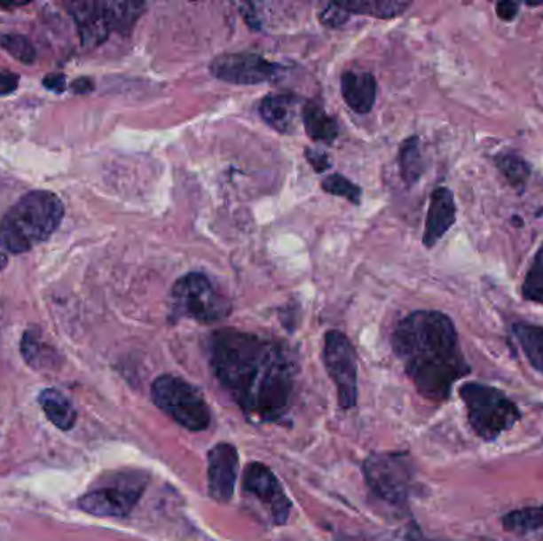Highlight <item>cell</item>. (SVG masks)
Instances as JSON below:
<instances>
[{"label": "cell", "mask_w": 543, "mask_h": 541, "mask_svg": "<svg viewBox=\"0 0 543 541\" xmlns=\"http://www.w3.org/2000/svg\"><path fill=\"white\" fill-rule=\"evenodd\" d=\"M43 84L48 90L62 92L66 90V78H64V75H48L43 80Z\"/></svg>", "instance_id": "33"}, {"label": "cell", "mask_w": 543, "mask_h": 541, "mask_svg": "<svg viewBox=\"0 0 543 541\" xmlns=\"http://www.w3.org/2000/svg\"><path fill=\"white\" fill-rule=\"evenodd\" d=\"M239 470V452L232 444L219 443L209 452V492L221 504L234 496Z\"/></svg>", "instance_id": "12"}, {"label": "cell", "mask_w": 543, "mask_h": 541, "mask_svg": "<svg viewBox=\"0 0 543 541\" xmlns=\"http://www.w3.org/2000/svg\"><path fill=\"white\" fill-rule=\"evenodd\" d=\"M68 12L75 20L84 48H96L110 35L112 27L104 2H74L68 5Z\"/></svg>", "instance_id": "13"}, {"label": "cell", "mask_w": 543, "mask_h": 541, "mask_svg": "<svg viewBox=\"0 0 543 541\" xmlns=\"http://www.w3.org/2000/svg\"><path fill=\"white\" fill-rule=\"evenodd\" d=\"M301 120L307 136L315 142L331 145L339 136L337 121L326 114L325 108L315 102H307L302 106Z\"/></svg>", "instance_id": "17"}, {"label": "cell", "mask_w": 543, "mask_h": 541, "mask_svg": "<svg viewBox=\"0 0 543 541\" xmlns=\"http://www.w3.org/2000/svg\"><path fill=\"white\" fill-rule=\"evenodd\" d=\"M170 305L174 318H189L201 324L218 323L231 313V302L199 271L177 279L170 291Z\"/></svg>", "instance_id": "5"}, {"label": "cell", "mask_w": 543, "mask_h": 541, "mask_svg": "<svg viewBox=\"0 0 543 541\" xmlns=\"http://www.w3.org/2000/svg\"><path fill=\"white\" fill-rule=\"evenodd\" d=\"M38 405L43 410L48 421L51 422L54 427L70 430L75 426L78 418L76 410L72 405V402L58 389L48 388L45 391L40 392Z\"/></svg>", "instance_id": "18"}, {"label": "cell", "mask_w": 543, "mask_h": 541, "mask_svg": "<svg viewBox=\"0 0 543 541\" xmlns=\"http://www.w3.org/2000/svg\"><path fill=\"white\" fill-rule=\"evenodd\" d=\"M518 10H520V5H518V4H513V2H500V4L496 5L498 16L500 20H504V21H512V20H515V16L518 13Z\"/></svg>", "instance_id": "32"}, {"label": "cell", "mask_w": 543, "mask_h": 541, "mask_svg": "<svg viewBox=\"0 0 543 541\" xmlns=\"http://www.w3.org/2000/svg\"><path fill=\"white\" fill-rule=\"evenodd\" d=\"M460 399L476 435L491 442L520 419V412L506 394L492 386L468 383L460 388Z\"/></svg>", "instance_id": "4"}, {"label": "cell", "mask_w": 543, "mask_h": 541, "mask_svg": "<svg viewBox=\"0 0 543 541\" xmlns=\"http://www.w3.org/2000/svg\"><path fill=\"white\" fill-rule=\"evenodd\" d=\"M243 490L259 500L271 514L273 524H287L291 513V500L269 467L261 462H251L243 474Z\"/></svg>", "instance_id": "11"}, {"label": "cell", "mask_w": 543, "mask_h": 541, "mask_svg": "<svg viewBox=\"0 0 543 541\" xmlns=\"http://www.w3.org/2000/svg\"><path fill=\"white\" fill-rule=\"evenodd\" d=\"M305 159L309 161L310 166L313 167V170L318 173L326 172L331 167V161L326 153L313 150V148H305Z\"/></svg>", "instance_id": "30"}, {"label": "cell", "mask_w": 543, "mask_h": 541, "mask_svg": "<svg viewBox=\"0 0 543 541\" xmlns=\"http://www.w3.org/2000/svg\"><path fill=\"white\" fill-rule=\"evenodd\" d=\"M211 75L239 86L269 83L279 78L283 67L256 53L221 54L210 64Z\"/></svg>", "instance_id": "10"}, {"label": "cell", "mask_w": 543, "mask_h": 541, "mask_svg": "<svg viewBox=\"0 0 543 541\" xmlns=\"http://www.w3.org/2000/svg\"><path fill=\"white\" fill-rule=\"evenodd\" d=\"M0 46L7 50L15 59L21 60L24 64H32L35 60V48L32 46L28 38L23 35H0Z\"/></svg>", "instance_id": "28"}, {"label": "cell", "mask_w": 543, "mask_h": 541, "mask_svg": "<svg viewBox=\"0 0 543 541\" xmlns=\"http://www.w3.org/2000/svg\"><path fill=\"white\" fill-rule=\"evenodd\" d=\"M321 188L331 196L343 197L353 205H359L361 202V188L356 186L353 181L348 180L343 175L335 173L329 175L327 178L321 183Z\"/></svg>", "instance_id": "27"}, {"label": "cell", "mask_w": 543, "mask_h": 541, "mask_svg": "<svg viewBox=\"0 0 543 541\" xmlns=\"http://www.w3.org/2000/svg\"><path fill=\"white\" fill-rule=\"evenodd\" d=\"M456 221L454 197L448 188H437L429 200V210L426 218V231L422 235V245L432 248L445 235Z\"/></svg>", "instance_id": "14"}, {"label": "cell", "mask_w": 543, "mask_h": 541, "mask_svg": "<svg viewBox=\"0 0 543 541\" xmlns=\"http://www.w3.org/2000/svg\"><path fill=\"white\" fill-rule=\"evenodd\" d=\"M513 333L520 341L523 353L526 354L531 365L543 373V327L534 324L516 323Z\"/></svg>", "instance_id": "19"}, {"label": "cell", "mask_w": 543, "mask_h": 541, "mask_svg": "<svg viewBox=\"0 0 543 541\" xmlns=\"http://www.w3.org/2000/svg\"><path fill=\"white\" fill-rule=\"evenodd\" d=\"M259 114L265 124L279 134H291L295 132L299 114H302L301 102L299 98L291 94H272L261 100Z\"/></svg>", "instance_id": "16"}, {"label": "cell", "mask_w": 543, "mask_h": 541, "mask_svg": "<svg viewBox=\"0 0 543 541\" xmlns=\"http://www.w3.org/2000/svg\"><path fill=\"white\" fill-rule=\"evenodd\" d=\"M148 476L142 472H121L100 488L86 492L78 506L98 518H126L144 494Z\"/></svg>", "instance_id": "7"}, {"label": "cell", "mask_w": 543, "mask_h": 541, "mask_svg": "<svg viewBox=\"0 0 543 541\" xmlns=\"http://www.w3.org/2000/svg\"><path fill=\"white\" fill-rule=\"evenodd\" d=\"M496 164H498L499 170L504 173L507 181L515 188H523V184L528 181L529 175H531L528 162L513 153L499 154L496 158Z\"/></svg>", "instance_id": "25"}, {"label": "cell", "mask_w": 543, "mask_h": 541, "mask_svg": "<svg viewBox=\"0 0 543 541\" xmlns=\"http://www.w3.org/2000/svg\"><path fill=\"white\" fill-rule=\"evenodd\" d=\"M64 218V205L50 191H30L0 221V248L28 253L48 240Z\"/></svg>", "instance_id": "3"}, {"label": "cell", "mask_w": 543, "mask_h": 541, "mask_svg": "<svg viewBox=\"0 0 543 541\" xmlns=\"http://www.w3.org/2000/svg\"><path fill=\"white\" fill-rule=\"evenodd\" d=\"M151 397L159 410L188 430L201 432L210 426V408L202 394L178 376L156 378L151 386Z\"/></svg>", "instance_id": "6"}, {"label": "cell", "mask_w": 543, "mask_h": 541, "mask_svg": "<svg viewBox=\"0 0 543 541\" xmlns=\"http://www.w3.org/2000/svg\"><path fill=\"white\" fill-rule=\"evenodd\" d=\"M348 18H350V13L340 4H325L321 5L319 13H318L319 23L331 29L343 26L347 23Z\"/></svg>", "instance_id": "29"}, {"label": "cell", "mask_w": 543, "mask_h": 541, "mask_svg": "<svg viewBox=\"0 0 543 541\" xmlns=\"http://www.w3.org/2000/svg\"><path fill=\"white\" fill-rule=\"evenodd\" d=\"M340 90L345 104L355 114H369L377 98V80L369 72L347 70L340 78Z\"/></svg>", "instance_id": "15"}, {"label": "cell", "mask_w": 543, "mask_h": 541, "mask_svg": "<svg viewBox=\"0 0 543 541\" xmlns=\"http://www.w3.org/2000/svg\"><path fill=\"white\" fill-rule=\"evenodd\" d=\"M502 524L513 534H534L543 530V506H529L508 513L502 519Z\"/></svg>", "instance_id": "23"}, {"label": "cell", "mask_w": 543, "mask_h": 541, "mask_svg": "<svg viewBox=\"0 0 543 541\" xmlns=\"http://www.w3.org/2000/svg\"><path fill=\"white\" fill-rule=\"evenodd\" d=\"M20 84V76L0 68V96H7L15 92Z\"/></svg>", "instance_id": "31"}, {"label": "cell", "mask_w": 543, "mask_h": 541, "mask_svg": "<svg viewBox=\"0 0 543 541\" xmlns=\"http://www.w3.org/2000/svg\"><path fill=\"white\" fill-rule=\"evenodd\" d=\"M326 370L337 388L342 408H353L358 400V359L351 341L345 333L329 331L325 335L323 351Z\"/></svg>", "instance_id": "9"}, {"label": "cell", "mask_w": 543, "mask_h": 541, "mask_svg": "<svg viewBox=\"0 0 543 541\" xmlns=\"http://www.w3.org/2000/svg\"><path fill=\"white\" fill-rule=\"evenodd\" d=\"M521 291L526 301L543 303V245L537 251Z\"/></svg>", "instance_id": "26"}, {"label": "cell", "mask_w": 543, "mask_h": 541, "mask_svg": "<svg viewBox=\"0 0 543 541\" xmlns=\"http://www.w3.org/2000/svg\"><path fill=\"white\" fill-rule=\"evenodd\" d=\"M210 365L243 412L261 421H275L287 412L295 369L285 346L248 332L223 329L211 335Z\"/></svg>", "instance_id": "1"}, {"label": "cell", "mask_w": 543, "mask_h": 541, "mask_svg": "<svg viewBox=\"0 0 543 541\" xmlns=\"http://www.w3.org/2000/svg\"><path fill=\"white\" fill-rule=\"evenodd\" d=\"M8 263V257L5 256V255H2V253H0V270H4V269H5V265H7Z\"/></svg>", "instance_id": "35"}, {"label": "cell", "mask_w": 543, "mask_h": 541, "mask_svg": "<svg viewBox=\"0 0 543 541\" xmlns=\"http://www.w3.org/2000/svg\"><path fill=\"white\" fill-rule=\"evenodd\" d=\"M21 353H23L24 361L34 369L50 367L53 362L51 359L53 349L42 341L38 331H28L24 333L23 340H21Z\"/></svg>", "instance_id": "24"}, {"label": "cell", "mask_w": 543, "mask_h": 541, "mask_svg": "<svg viewBox=\"0 0 543 541\" xmlns=\"http://www.w3.org/2000/svg\"><path fill=\"white\" fill-rule=\"evenodd\" d=\"M399 169L402 180L405 181L408 186L415 184L416 181L421 178L424 162L416 137H410L400 145Z\"/></svg>", "instance_id": "22"}, {"label": "cell", "mask_w": 543, "mask_h": 541, "mask_svg": "<svg viewBox=\"0 0 543 541\" xmlns=\"http://www.w3.org/2000/svg\"><path fill=\"white\" fill-rule=\"evenodd\" d=\"M104 4L110 27L118 34H129L146 10V4L144 2H104Z\"/></svg>", "instance_id": "20"}, {"label": "cell", "mask_w": 543, "mask_h": 541, "mask_svg": "<svg viewBox=\"0 0 543 541\" xmlns=\"http://www.w3.org/2000/svg\"><path fill=\"white\" fill-rule=\"evenodd\" d=\"M72 90H74V92H76V94H84V92H90V90H94V83H92V80L84 78L83 76V78H78V80L74 82Z\"/></svg>", "instance_id": "34"}, {"label": "cell", "mask_w": 543, "mask_h": 541, "mask_svg": "<svg viewBox=\"0 0 543 541\" xmlns=\"http://www.w3.org/2000/svg\"><path fill=\"white\" fill-rule=\"evenodd\" d=\"M340 5L345 8L350 15H367L375 16L380 20H391L402 15L410 7V2L374 0V2H347Z\"/></svg>", "instance_id": "21"}, {"label": "cell", "mask_w": 543, "mask_h": 541, "mask_svg": "<svg viewBox=\"0 0 543 541\" xmlns=\"http://www.w3.org/2000/svg\"><path fill=\"white\" fill-rule=\"evenodd\" d=\"M392 348L418 392L434 402L445 400L452 384L470 370L452 319L434 310L405 316L392 333Z\"/></svg>", "instance_id": "2"}, {"label": "cell", "mask_w": 543, "mask_h": 541, "mask_svg": "<svg viewBox=\"0 0 543 541\" xmlns=\"http://www.w3.org/2000/svg\"><path fill=\"white\" fill-rule=\"evenodd\" d=\"M364 474L370 490L388 504L407 502L413 486V466L407 454L378 452L364 462Z\"/></svg>", "instance_id": "8"}]
</instances>
